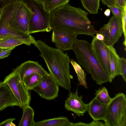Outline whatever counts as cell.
<instances>
[{
  "mask_svg": "<svg viewBox=\"0 0 126 126\" xmlns=\"http://www.w3.org/2000/svg\"><path fill=\"white\" fill-rule=\"evenodd\" d=\"M96 38L98 40L103 41L104 37L103 35L101 34L98 32L96 34Z\"/></svg>",
  "mask_w": 126,
  "mask_h": 126,
  "instance_id": "cell-35",
  "label": "cell"
},
{
  "mask_svg": "<svg viewBox=\"0 0 126 126\" xmlns=\"http://www.w3.org/2000/svg\"><path fill=\"white\" fill-rule=\"evenodd\" d=\"M109 48V61L111 82L115 77L119 75L120 59L115 49L113 46Z\"/></svg>",
  "mask_w": 126,
  "mask_h": 126,
  "instance_id": "cell-17",
  "label": "cell"
},
{
  "mask_svg": "<svg viewBox=\"0 0 126 126\" xmlns=\"http://www.w3.org/2000/svg\"><path fill=\"white\" fill-rule=\"evenodd\" d=\"M70 0H46L43 3L46 10L51 13L54 10L66 4Z\"/></svg>",
  "mask_w": 126,
  "mask_h": 126,
  "instance_id": "cell-24",
  "label": "cell"
},
{
  "mask_svg": "<svg viewBox=\"0 0 126 126\" xmlns=\"http://www.w3.org/2000/svg\"><path fill=\"white\" fill-rule=\"evenodd\" d=\"M50 24L52 29H68L78 35L85 34L93 37L98 32L88 17V14L80 8L68 3L51 12Z\"/></svg>",
  "mask_w": 126,
  "mask_h": 126,
  "instance_id": "cell-1",
  "label": "cell"
},
{
  "mask_svg": "<svg viewBox=\"0 0 126 126\" xmlns=\"http://www.w3.org/2000/svg\"><path fill=\"white\" fill-rule=\"evenodd\" d=\"M3 82L9 88L18 101L19 107L22 109L29 105L31 100L30 93L25 88L17 72L14 69L5 77Z\"/></svg>",
  "mask_w": 126,
  "mask_h": 126,
  "instance_id": "cell-7",
  "label": "cell"
},
{
  "mask_svg": "<svg viewBox=\"0 0 126 126\" xmlns=\"http://www.w3.org/2000/svg\"><path fill=\"white\" fill-rule=\"evenodd\" d=\"M22 109L23 115L18 126H33L35 122L33 110L29 105L25 107Z\"/></svg>",
  "mask_w": 126,
  "mask_h": 126,
  "instance_id": "cell-20",
  "label": "cell"
},
{
  "mask_svg": "<svg viewBox=\"0 0 126 126\" xmlns=\"http://www.w3.org/2000/svg\"><path fill=\"white\" fill-rule=\"evenodd\" d=\"M15 120V118L8 119L0 123V126H10L11 123Z\"/></svg>",
  "mask_w": 126,
  "mask_h": 126,
  "instance_id": "cell-32",
  "label": "cell"
},
{
  "mask_svg": "<svg viewBox=\"0 0 126 126\" xmlns=\"http://www.w3.org/2000/svg\"><path fill=\"white\" fill-rule=\"evenodd\" d=\"M52 30V41L57 48L63 51L72 49L77 35L65 29L58 28Z\"/></svg>",
  "mask_w": 126,
  "mask_h": 126,
  "instance_id": "cell-11",
  "label": "cell"
},
{
  "mask_svg": "<svg viewBox=\"0 0 126 126\" xmlns=\"http://www.w3.org/2000/svg\"><path fill=\"white\" fill-rule=\"evenodd\" d=\"M119 75L121 76L124 81L126 82V60L124 57L120 58Z\"/></svg>",
  "mask_w": 126,
  "mask_h": 126,
  "instance_id": "cell-26",
  "label": "cell"
},
{
  "mask_svg": "<svg viewBox=\"0 0 126 126\" xmlns=\"http://www.w3.org/2000/svg\"><path fill=\"white\" fill-rule=\"evenodd\" d=\"M21 2L13 3L3 9L0 19V36L11 34L21 40L24 44L30 46L35 42L34 38L31 34H26L17 31L11 28L9 25L10 19Z\"/></svg>",
  "mask_w": 126,
  "mask_h": 126,
  "instance_id": "cell-6",
  "label": "cell"
},
{
  "mask_svg": "<svg viewBox=\"0 0 126 126\" xmlns=\"http://www.w3.org/2000/svg\"><path fill=\"white\" fill-rule=\"evenodd\" d=\"M59 86L49 73L42 76L39 84L32 90L42 98L53 100L58 96Z\"/></svg>",
  "mask_w": 126,
  "mask_h": 126,
  "instance_id": "cell-10",
  "label": "cell"
},
{
  "mask_svg": "<svg viewBox=\"0 0 126 126\" xmlns=\"http://www.w3.org/2000/svg\"><path fill=\"white\" fill-rule=\"evenodd\" d=\"M108 7L112 13L113 16L118 19H121L122 12L124 7H120L116 4L113 6Z\"/></svg>",
  "mask_w": 126,
  "mask_h": 126,
  "instance_id": "cell-28",
  "label": "cell"
},
{
  "mask_svg": "<svg viewBox=\"0 0 126 126\" xmlns=\"http://www.w3.org/2000/svg\"><path fill=\"white\" fill-rule=\"evenodd\" d=\"M105 126H126V97L123 93L116 94L107 105L103 120Z\"/></svg>",
  "mask_w": 126,
  "mask_h": 126,
  "instance_id": "cell-5",
  "label": "cell"
},
{
  "mask_svg": "<svg viewBox=\"0 0 126 126\" xmlns=\"http://www.w3.org/2000/svg\"><path fill=\"white\" fill-rule=\"evenodd\" d=\"M16 125L14 124L13 122H12L10 125V126H16Z\"/></svg>",
  "mask_w": 126,
  "mask_h": 126,
  "instance_id": "cell-39",
  "label": "cell"
},
{
  "mask_svg": "<svg viewBox=\"0 0 126 126\" xmlns=\"http://www.w3.org/2000/svg\"><path fill=\"white\" fill-rule=\"evenodd\" d=\"M83 7L90 14H97L100 8V0H80Z\"/></svg>",
  "mask_w": 126,
  "mask_h": 126,
  "instance_id": "cell-22",
  "label": "cell"
},
{
  "mask_svg": "<svg viewBox=\"0 0 126 126\" xmlns=\"http://www.w3.org/2000/svg\"><path fill=\"white\" fill-rule=\"evenodd\" d=\"M70 62L73 67L78 77L79 84L87 89V83L86 80V74L81 67L74 60L71 59Z\"/></svg>",
  "mask_w": 126,
  "mask_h": 126,
  "instance_id": "cell-23",
  "label": "cell"
},
{
  "mask_svg": "<svg viewBox=\"0 0 126 126\" xmlns=\"http://www.w3.org/2000/svg\"><path fill=\"white\" fill-rule=\"evenodd\" d=\"M81 96H79L77 91L70 92L65 102L64 106L67 110L72 111L79 116H83L87 111L89 103H84Z\"/></svg>",
  "mask_w": 126,
  "mask_h": 126,
  "instance_id": "cell-13",
  "label": "cell"
},
{
  "mask_svg": "<svg viewBox=\"0 0 126 126\" xmlns=\"http://www.w3.org/2000/svg\"><path fill=\"white\" fill-rule=\"evenodd\" d=\"M72 49L78 62L91 75L97 84L111 82L110 76L103 68L94 54L91 43L77 39Z\"/></svg>",
  "mask_w": 126,
  "mask_h": 126,
  "instance_id": "cell-3",
  "label": "cell"
},
{
  "mask_svg": "<svg viewBox=\"0 0 126 126\" xmlns=\"http://www.w3.org/2000/svg\"><path fill=\"white\" fill-rule=\"evenodd\" d=\"M110 9H107L106 10L104 13L105 15L107 16H109L110 14Z\"/></svg>",
  "mask_w": 126,
  "mask_h": 126,
  "instance_id": "cell-36",
  "label": "cell"
},
{
  "mask_svg": "<svg viewBox=\"0 0 126 126\" xmlns=\"http://www.w3.org/2000/svg\"><path fill=\"white\" fill-rule=\"evenodd\" d=\"M33 44L40 51V56L45 61L49 74L59 86L71 92L73 77L70 73V59L67 53L50 47L40 40L36 41Z\"/></svg>",
  "mask_w": 126,
  "mask_h": 126,
  "instance_id": "cell-2",
  "label": "cell"
},
{
  "mask_svg": "<svg viewBox=\"0 0 126 126\" xmlns=\"http://www.w3.org/2000/svg\"><path fill=\"white\" fill-rule=\"evenodd\" d=\"M115 4L119 7L123 8L126 6V0H115Z\"/></svg>",
  "mask_w": 126,
  "mask_h": 126,
  "instance_id": "cell-33",
  "label": "cell"
},
{
  "mask_svg": "<svg viewBox=\"0 0 126 126\" xmlns=\"http://www.w3.org/2000/svg\"><path fill=\"white\" fill-rule=\"evenodd\" d=\"M22 2L23 0H0V9L12 4Z\"/></svg>",
  "mask_w": 126,
  "mask_h": 126,
  "instance_id": "cell-31",
  "label": "cell"
},
{
  "mask_svg": "<svg viewBox=\"0 0 126 126\" xmlns=\"http://www.w3.org/2000/svg\"><path fill=\"white\" fill-rule=\"evenodd\" d=\"M104 4L107 6H112L115 4V0H101Z\"/></svg>",
  "mask_w": 126,
  "mask_h": 126,
  "instance_id": "cell-34",
  "label": "cell"
},
{
  "mask_svg": "<svg viewBox=\"0 0 126 126\" xmlns=\"http://www.w3.org/2000/svg\"><path fill=\"white\" fill-rule=\"evenodd\" d=\"M19 107V103L9 88L3 81L0 82V111L7 107Z\"/></svg>",
  "mask_w": 126,
  "mask_h": 126,
  "instance_id": "cell-15",
  "label": "cell"
},
{
  "mask_svg": "<svg viewBox=\"0 0 126 126\" xmlns=\"http://www.w3.org/2000/svg\"><path fill=\"white\" fill-rule=\"evenodd\" d=\"M95 97L101 103L108 105L112 98L110 96L107 88L105 86L95 90Z\"/></svg>",
  "mask_w": 126,
  "mask_h": 126,
  "instance_id": "cell-25",
  "label": "cell"
},
{
  "mask_svg": "<svg viewBox=\"0 0 126 126\" xmlns=\"http://www.w3.org/2000/svg\"><path fill=\"white\" fill-rule=\"evenodd\" d=\"M24 44L17 37L12 35L0 36V48H9Z\"/></svg>",
  "mask_w": 126,
  "mask_h": 126,
  "instance_id": "cell-19",
  "label": "cell"
},
{
  "mask_svg": "<svg viewBox=\"0 0 126 126\" xmlns=\"http://www.w3.org/2000/svg\"><path fill=\"white\" fill-rule=\"evenodd\" d=\"M93 37L91 43L93 52L103 68L110 78L109 47L106 45L103 41L97 39L95 36Z\"/></svg>",
  "mask_w": 126,
  "mask_h": 126,
  "instance_id": "cell-12",
  "label": "cell"
},
{
  "mask_svg": "<svg viewBox=\"0 0 126 126\" xmlns=\"http://www.w3.org/2000/svg\"><path fill=\"white\" fill-rule=\"evenodd\" d=\"M105 126L104 123L98 121H93L89 123L79 122L77 123H72L71 126Z\"/></svg>",
  "mask_w": 126,
  "mask_h": 126,
  "instance_id": "cell-29",
  "label": "cell"
},
{
  "mask_svg": "<svg viewBox=\"0 0 126 126\" xmlns=\"http://www.w3.org/2000/svg\"><path fill=\"white\" fill-rule=\"evenodd\" d=\"M98 33L104 36L103 41L106 45L113 47L123 33L121 19L113 16L108 23L101 28Z\"/></svg>",
  "mask_w": 126,
  "mask_h": 126,
  "instance_id": "cell-8",
  "label": "cell"
},
{
  "mask_svg": "<svg viewBox=\"0 0 126 126\" xmlns=\"http://www.w3.org/2000/svg\"><path fill=\"white\" fill-rule=\"evenodd\" d=\"M67 117L62 116L35 122L33 126H71Z\"/></svg>",
  "mask_w": 126,
  "mask_h": 126,
  "instance_id": "cell-18",
  "label": "cell"
},
{
  "mask_svg": "<svg viewBox=\"0 0 126 126\" xmlns=\"http://www.w3.org/2000/svg\"><path fill=\"white\" fill-rule=\"evenodd\" d=\"M32 12L24 2H22L11 18L10 27L19 32L28 34L29 22Z\"/></svg>",
  "mask_w": 126,
  "mask_h": 126,
  "instance_id": "cell-9",
  "label": "cell"
},
{
  "mask_svg": "<svg viewBox=\"0 0 126 126\" xmlns=\"http://www.w3.org/2000/svg\"><path fill=\"white\" fill-rule=\"evenodd\" d=\"M14 70L18 73L22 80L32 74H38L42 76L48 73L38 62L30 60L23 63Z\"/></svg>",
  "mask_w": 126,
  "mask_h": 126,
  "instance_id": "cell-14",
  "label": "cell"
},
{
  "mask_svg": "<svg viewBox=\"0 0 126 126\" xmlns=\"http://www.w3.org/2000/svg\"><path fill=\"white\" fill-rule=\"evenodd\" d=\"M38 2L43 3L46 0H36Z\"/></svg>",
  "mask_w": 126,
  "mask_h": 126,
  "instance_id": "cell-37",
  "label": "cell"
},
{
  "mask_svg": "<svg viewBox=\"0 0 126 126\" xmlns=\"http://www.w3.org/2000/svg\"><path fill=\"white\" fill-rule=\"evenodd\" d=\"M121 20L124 38L123 44L125 47V50L126 51V6L123 8Z\"/></svg>",
  "mask_w": 126,
  "mask_h": 126,
  "instance_id": "cell-27",
  "label": "cell"
},
{
  "mask_svg": "<svg viewBox=\"0 0 126 126\" xmlns=\"http://www.w3.org/2000/svg\"><path fill=\"white\" fill-rule=\"evenodd\" d=\"M15 47L9 48H0V59H3L9 55Z\"/></svg>",
  "mask_w": 126,
  "mask_h": 126,
  "instance_id": "cell-30",
  "label": "cell"
},
{
  "mask_svg": "<svg viewBox=\"0 0 126 126\" xmlns=\"http://www.w3.org/2000/svg\"><path fill=\"white\" fill-rule=\"evenodd\" d=\"M41 76L38 74H34L25 77L22 80L25 88L28 90L33 89L39 83Z\"/></svg>",
  "mask_w": 126,
  "mask_h": 126,
  "instance_id": "cell-21",
  "label": "cell"
},
{
  "mask_svg": "<svg viewBox=\"0 0 126 126\" xmlns=\"http://www.w3.org/2000/svg\"><path fill=\"white\" fill-rule=\"evenodd\" d=\"M2 10L3 9H0V19L2 14Z\"/></svg>",
  "mask_w": 126,
  "mask_h": 126,
  "instance_id": "cell-38",
  "label": "cell"
},
{
  "mask_svg": "<svg viewBox=\"0 0 126 126\" xmlns=\"http://www.w3.org/2000/svg\"><path fill=\"white\" fill-rule=\"evenodd\" d=\"M107 105L100 102L95 97L89 103L87 111L94 121L104 120Z\"/></svg>",
  "mask_w": 126,
  "mask_h": 126,
  "instance_id": "cell-16",
  "label": "cell"
},
{
  "mask_svg": "<svg viewBox=\"0 0 126 126\" xmlns=\"http://www.w3.org/2000/svg\"><path fill=\"white\" fill-rule=\"evenodd\" d=\"M22 2L32 12L29 22V34L50 32L52 30L50 13L46 10L43 3L36 0H23Z\"/></svg>",
  "mask_w": 126,
  "mask_h": 126,
  "instance_id": "cell-4",
  "label": "cell"
}]
</instances>
